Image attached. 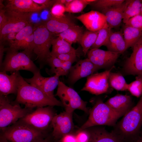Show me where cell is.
<instances>
[{
  "label": "cell",
  "mask_w": 142,
  "mask_h": 142,
  "mask_svg": "<svg viewBox=\"0 0 142 142\" xmlns=\"http://www.w3.org/2000/svg\"><path fill=\"white\" fill-rule=\"evenodd\" d=\"M15 101L16 103L24 105L25 108L32 109L47 106H63L61 101L55 98L48 96L40 90L29 84L20 74Z\"/></svg>",
  "instance_id": "6da1fadb"
},
{
  "label": "cell",
  "mask_w": 142,
  "mask_h": 142,
  "mask_svg": "<svg viewBox=\"0 0 142 142\" xmlns=\"http://www.w3.org/2000/svg\"><path fill=\"white\" fill-rule=\"evenodd\" d=\"M142 126V95L137 104L125 114L113 131L125 142L134 138Z\"/></svg>",
  "instance_id": "7a4b0ae2"
},
{
  "label": "cell",
  "mask_w": 142,
  "mask_h": 142,
  "mask_svg": "<svg viewBox=\"0 0 142 142\" xmlns=\"http://www.w3.org/2000/svg\"><path fill=\"white\" fill-rule=\"evenodd\" d=\"M0 134L9 142H36L49 135L46 131L37 129L21 119Z\"/></svg>",
  "instance_id": "3957f363"
},
{
  "label": "cell",
  "mask_w": 142,
  "mask_h": 142,
  "mask_svg": "<svg viewBox=\"0 0 142 142\" xmlns=\"http://www.w3.org/2000/svg\"><path fill=\"white\" fill-rule=\"evenodd\" d=\"M89 116L78 130L98 125L113 126L122 114L113 110L100 99L98 100L89 111Z\"/></svg>",
  "instance_id": "277c9868"
},
{
  "label": "cell",
  "mask_w": 142,
  "mask_h": 142,
  "mask_svg": "<svg viewBox=\"0 0 142 142\" xmlns=\"http://www.w3.org/2000/svg\"><path fill=\"white\" fill-rule=\"evenodd\" d=\"M7 53L5 59L0 66L1 71L13 73L21 70L30 71L33 74L40 71L31 59V56L23 51L5 48Z\"/></svg>",
  "instance_id": "5b68a950"
},
{
  "label": "cell",
  "mask_w": 142,
  "mask_h": 142,
  "mask_svg": "<svg viewBox=\"0 0 142 142\" xmlns=\"http://www.w3.org/2000/svg\"><path fill=\"white\" fill-rule=\"evenodd\" d=\"M33 109L12 105L6 96L0 95V129L2 131L32 112Z\"/></svg>",
  "instance_id": "8992f818"
},
{
  "label": "cell",
  "mask_w": 142,
  "mask_h": 142,
  "mask_svg": "<svg viewBox=\"0 0 142 142\" xmlns=\"http://www.w3.org/2000/svg\"><path fill=\"white\" fill-rule=\"evenodd\" d=\"M34 47L33 52L37 56L41 63H46L51 57L50 48L54 38V34L50 32L43 24L35 26L33 32Z\"/></svg>",
  "instance_id": "52a82bcc"
},
{
  "label": "cell",
  "mask_w": 142,
  "mask_h": 142,
  "mask_svg": "<svg viewBox=\"0 0 142 142\" xmlns=\"http://www.w3.org/2000/svg\"><path fill=\"white\" fill-rule=\"evenodd\" d=\"M58 86L56 95L60 99L65 111L73 113L78 109L88 113L87 102L83 100L75 90L60 80Z\"/></svg>",
  "instance_id": "ba28073f"
},
{
  "label": "cell",
  "mask_w": 142,
  "mask_h": 142,
  "mask_svg": "<svg viewBox=\"0 0 142 142\" xmlns=\"http://www.w3.org/2000/svg\"><path fill=\"white\" fill-rule=\"evenodd\" d=\"M5 9L7 21L0 30V43L7 34L11 33H18L32 22L31 19L32 13Z\"/></svg>",
  "instance_id": "9c48e42d"
},
{
  "label": "cell",
  "mask_w": 142,
  "mask_h": 142,
  "mask_svg": "<svg viewBox=\"0 0 142 142\" xmlns=\"http://www.w3.org/2000/svg\"><path fill=\"white\" fill-rule=\"evenodd\" d=\"M53 106L37 107L21 119L37 129L46 131L56 115Z\"/></svg>",
  "instance_id": "30bf717a"
},
{
  "label": "cell",
  "mask_w": 142,
  "mask_h": 142,
  "mask_svg": "<svg viewBox=\"0 0 142 142\" xmlns=\"http://www.w3.org/2000/svg\"><path fill=\"white\" fill-rule=\"evenodd\" d=\"M73 114L65 111L54 117L51 124L53 129L51 134L54 140H59L72 133L74 128Z\"/></svg>",
  "instance_id": "8fae6325"
},
{
  "label": "cell",
  "mask_w": 142,
  "mask_h": 142,
  "mask_svg": "<svg viewBox=\"0 0 142 142\" xmlns=\"http://www.w3.org/2000/svg\"><path fill=\"white\" fill-rule=\"evenodd\" d=\"M130 57L125 61L121 73L125 75H142V36L133 47Z\"/></svg>",
  "instance_id": "7c38bea8"
},
{
  "label": "cell",
  "mask_w": 142,
  "mask_h": 142,
  "mask_svg": "<svg viewBox=\"0 0 142 142\" xmlns=\"http://www.w3.org/2000/svg\"><path fill=\"white\" fill-rule=\"evenodd\" d=\"M113 68L100 73H93L88 77L86 82L81 90L88 91L96 95L106 92L109 86V76Z\"/></svg>",
  "instance_id": "4fadbf2b"
},
{
  "label": "cell",
  "mask_w": 142,
  "mask_h": 142,
  "mask_svg": "<svg viewBox=\"0 0 142 142\" xmlns=\"http://www.w3.org/2000/svg\"><path fill=\"white\" fill-rule=\"evenodd\" d=\"M88 58L98 69L113 68L121 54L99 48L90 49Z\"/></svg>",
  "instance_id": "5bb4252c"
},
{
  "label": "cell",
  "mask_w": 142,
  "mask_h": 142,
  "mask_svg": "<svg viewBox=\"0 0 142 142\" xmlns=\"http://www.w3.org/2000/svg\"><path fill=\"white\" fill-rule=\"evenodd\" d=\"M30 78L25 79L28 83L36 87L48 96L55 98L54 90L58 86L59 76L57 75L50 77H44L41 75L40 71L33 74Z\"/></svg>",
  "instance_id": "9a60e30c"
},
{
  "label": "cell",
  "mask_w": 142,
  "mask_h": 142,
  "mask_svg": "<svg viewBox=\"0 0 142 142\" xmlns=\"http://www.w3.org/2000/svg\"><path fill=\"white\" fill-rule=\"evenodd\" d=\"M99 70L88 58L78 61L72 66L68 77L69 82L74 84L80 79L88 77Z\"/></svg>",
  "instance_id": "2e32d148"
},
{
  "label": "cell",
  "mask_w": 142,
  "mask_h": 142,
  "mask_svg": "<svg viewBox=\"0 0 142 142\" xmlns=\"http://www.w3.org/2000/svg\"><path fill=\"white\" fill-rule=\"evenodd\" d=\"M88 31L96 32L103 28L107 23L105 17L102 13L91 11L75 17Z\"/></svg>",
  "instance_id": "e0dca14e"
},
{
  "label": "cell",
  "mask_w": 142,
  "mask_h": 142,
  "mask_svg": "<svg viewBox=\"0 0 142 142\" xmlns=\"http://www.w3.org/2000/svg\"><path fill=\"white\" fill-rule=\"evenodd\" d=\"M19 71L14 72L11 75L7 74L6 72H0V95L7 96L11 94H17Z\"/></svg>",
  "instance_id": "ac0fdd59"
},
{
  "label": "cell",
  "mask_w": 142,
  "mask_h": 142,
  "mask_svg": "<svg viewBox=\"0 0 142 142\" xmlns=\"http://www.w3.org/2000/svg\"><path fill=\"white\" fill-rule=\"evenodd\" d=\"M4 8L24 13H39L46 9L33 0H8Z\"/></svg>",
  "instance_id": "d6986e66"
},
{
  "label": "cell",
  "mask_w": 142,
  "mask_h": 142,
  "mask_svg": "<svg viewBox=\"0 0 142 142\" xmlns=\"http://www.w3.org/2000/svg\"><path fill=\"white\" fill-rule=\"evenodd\" d=\"M43 24L50 32L56 35L76 25L71 18L66 15L59 18L51 16Z\"/></svg>",
  "instance_id": "ffe728a7"
},
{
  "label": "cell",
  "mask_w": 142,
  "mask_h": 142,
  "mask_svg": "<svg viewBox=\"0 0 142 142\" xmlns=\"http://www.w3.org/2000/svg\"><path fill=\"white\" fill-rule=\"evenodd\" d=\"M105 103L113 110L123 115L133 107L131 97L127 95L117 94Z\"/></svg>",
  "instance_id": "44dd1931"
},
{
  "label": "cell",
  "mask_w": 142,
  "mask_h": 142,
  "mask_svg": "<svg viewBox=\"0 0 142 142\" xmlns=\"http://www.w3.org/2000/svg\"><path fill=\"white\" fill-rule=\"evenodd\" d=\"M127 3V0H125L121 4L102 11V13L105 17L107 24L111 28L117 27L120 24Z\"/></svg>",
  "instance_id": "7402d4cb"
},
{
  "label": "cell",
  "mask_w": 142,
  "mask_h": 142,
  "mask_svg": "<svg viewBox=\"0 0 142 142\" xmlns=\"http://www.w3.org/2000/svg\"><path fill=\"white\" fill-rule=\"evenodd\" d=\"M92 127L88 130L89 142H124L113 131L109 132L103 128Z\"/></svg>",
  "instance_id": "603a6c76"
},
{
  "label": "cell",
  "mask_w": 142,
  "mask_h": 142,
  "mask_svg": "<svg viewBox=\"0 0 142 142\" xmlns=\"http://www.w3.org/2000/svg\"><path fill=\"white\" fill-rule=\"evenodd\" d=\"M108 50L121 54L127 49L121 31L112 32L105 45Z\"/></svg>",
  "instance_id": "cb8c5ba5"
},
{
  "label": "cell",
  "mask_w": 142,
  "mask_h": 142,
  "mask_svg": "<svg viewBox=\"0 0 142 142\" xmlns=\"http://www.w3.org/2000/svg\"><path fill=\"white\" fill-rule=\"evenodd\" d=\"M83 33V27L75 25L56 35L72 45L73 43H79Z\"/></svg>",
  "instance_id": "d4e9b609"
},
{
  "label": "cell",
  "mask_w": 142,
  "mask_h": 142,
  "mask_svg": "<svg viewBox=\"0 0 142 142\" xmlns=\"http://www.w3.org/2000/svg\"><path fill=\"white\" fill-rule=\"evenodd\" d=\"M123 33L127 49L130 47H133L142 36V31L125 24Z\"/></svg>",
  "instance_id": "484cf974"
},
{
  "label": "cell",
  "mask_w": 142,
  "mask_h": 142,
  "mask_svg": "<svg viewBox=\"0 0 142 142\" xmlns=\"http://www.w3.org/2000/svg\"><path fill=\"white\" fill-rule=\"evenodd\" d=\"M142 1L127 0L123 15V21L125 24L130 18L140 14Z\"/></svg>",
  "instance_id": "4316f807"
},
{
  "label": "cell",
  "mask_w": 142,
  "mask_h": 142,
  "mask_svg": "<svg viewBox=\"0 0 142 142\" xmlns=\"http://www.w3.org/2000/svg\"><path fill=\"white\" fill-rule=\"evenodd\" d=\"M109 86L115 90L120 91L127 90L128 84L123 74L119 72L110 73L108 77Z\"/></svg>",
  "instance_id": "83f0119b"
},
{
  "label": "cell",
  "mask_w": 142,
  "mask_h": 142,
  "mask_svg": "<svg viewBox=\"0 0 142 142\" xmlns=\"http://www.w3.org/2000/svg\"><path fill=\"white\" fill-rule=\"evenodd\" d=\"M34 47L33 33L24 39L12 44L8 48L10 49L18 51L23 50L24 52L31 56Z\"/></svg>",
  "instance_id": "f1b7e54d"
},
{
  "label": "cell",
  "mask_w": 142,
  "mask_h": 142,
  "mask_svg": "<svg viewBox=\"0 0 142 142\" xmlns=\"http://www.w3.org/2000/svg\"><path fill=\"white\" fill-rule=\"evenodd\" d=\"M98 33V31L93 32L89 31L84 32L79 43L82 48V51L84 55L87 53L95 42Z\"/></svg>",
  "instance_id": "f546056e"
},
{
  "label": "cell",
  "mask_w": 142,
  "mask_h": 142,
  "mask_svg": "<svg viewBox=\"0 0 142 142\" xmlns=\"http://www.w3.org/2000/svg\"><path fill=\"white\" fill-rule=\"evenodd\" d=\"M111 28L107 23L103 28L99 30L95 42L90 49L99 48L102 46H105L112 32Z\"/></svg>",
  "instance_id": "4dcf8cb0"
},
{
  "label": "cell",
  "mask_w": 142,
  "mask_h": 142,
  "mask_svg": "<svg viewBox=\"0 0 142 142\" xmlns=\"http://www.w3.org/2000/svg\"><path fill=\"white\" fill-rule=\"evenodd\" d=\"M96 0H73L65 7L66 12L78 13L82 11L88 4H90Z\"/></svg>",
  "instance_id": "1f68e13d"
},
{
  "label": "cell",
  "mask_w": 142,
  "mask_h": 142,
  "mask_svg": "<svg viewBox=\"0 0 142 142\" xmlns=\"http://www.w3.org/2000/svg\"><path fill=\"white\" fill-rule=\"evenodd\" d=\"M127 90L136 97L142 95V75L136 76L135 80L128 84Z\"/></svg>",
  "instance_id": "d6a6232c"
},
{
  "label": "cell",
  "mask_w": 142,
  "mask_h": 142,
  "mask_svg": "<svg viewBox=\"0 0 142 142\" xmlns=\"http://www.w3.org/2000/svg\"><path fill=\"white\" fill-rule=\"evenodd\" d=\"M64 62L55 57L51 56L47 60L46 63L51 67V71L53 73L60 76L66 75L62 69Z\"/></svg>",
  "instance_id": "836d02e7"
},
{
  "label": "cell",
  "mask_w": 142,
  "mask_h": 142,
  "mask_svg": "<svg viewBox=\"0 0 142 142\" xmlns=\"http://www.w3.org/2000/svg\"><path fill=\"white\" fill-rule=\"evenodd\" d=\"M125 1L124 0H96L90 5L95 8L102 11L121 4Z\"/></svg>",
  "instance_id": "e575fe53"
},
{
  "label": "cell",
  "mask_w": 142,
  "mask_h": 142,
  "mask_svg": "<svg viewBox=\"0 0 142 142\" xmlns=\"http://www.w3.org/2000/svg\"><path fill=\"white\" fill-rule=\"evenodd\" d=\"M34 28L35 26L32 22L24 27L17 33L15 40L12 45L18 43L27 38L33 33Z\"/></svg>",
  "instance_id": "d590c367"
},
{
  "label": "cell",
  "mask_w": 142,
  "mask_h": 142,
  "mask_svg": "<svg viewBox=\"0 0 142 142\" xmlns=\"http://www.w3.org/2000/svg\"><path fill=\"white\" fill-rule=\"evenodd\" d=\"M71 53H77V50L69 45L52 48L51 52V56H54L58 55Z\"/></svg>",
  "instance_id": "8d00e7d4"
},
{
  "label": "cell",
  "mask_w": 142,
  "mask_h": 142,
  "mask_svg": "<svg viewBox=\"0 0 142 142\" xmlns=\"http://www.w3.org/2000/svg\"><path fill=\"white\" fill-rule=\"evenodd\" d=\"M66 12L65 6L63 4L55 3L51 8V16L55 17H61L65 16Z\"/></svg>",
  "instance_id": "74e56055"
},
{
  "label": "cell",
  "mask_w": 142,
  "mask_h": 142,
  "mask_svg": "<svg viewBox=\"0 0 142 142\" xmlns=\"http://www.w3.org/2000/svg\"><path fill=\"white\" fill-rule=\"evenodd\" d=\"M124 24L142 31V16L140 14L131 18Z\"/></svg>",
  "instance_id": "f35d334b"
},
{
  "label": "cell",
  "mask_w": 142,
  "mask_h": 142,
  "mask_svg": "<svg viewBox=\"0 0 142 142\" xmlns=\"http://www.w3.org/2000/svg\"><path fill=\"white\" fill-rule=\"evenodd\" d=\"M75 134L77 142H89L90 135L88 130H78Z\"/></svg>",
  "instance_id": "ab89813d"
},
{
  "label": "cell",
  "mask_w": 142,
  "mask_h": 142,
  "mask_svg": "<svg viewBox=\"0 0 142 142\" xmlns=\"http://www.w3.org/2000/svg\"><path fill=\"white\" fill-rule=\"evenodd\" d=\"M77 54V53H68L58 55L54 57L63 61H71L74 63L76 60Z\"/></svg>",
  "instance_id": "60d3db41"
},
{
  "label": "cell",
  "mask_w": 142,
  "mask_h": 142,
  "mask_svg": "<svg viewBox=\"0 0 142 142\" xmlns=\"http://www.w3.org/2000/svg\"><path fill=\"white\" fill-rule=\"evenodd\" d=\"M69 45L71 44L64 39L58 37L56 38H54L52 43V48Z\"/></svg>",
  "instance_id": "b9f144b4"
},
{
  "label": "cell",
  "mask_w": 142,
  "mask_h": 142,
  "mask_svg": "<svg viewBox=\"0 0 142 142\" xmlns=\"http://www.w3.org/2000/svg\"><path fill=\"white\" fill-rule=\"evenodd\" d=\"M36 3L44 7L46 9L52 8L56 0H33Z\"/></svg>",
  "instance_id": "7bdbcfd3"
},
{
  "label": "cell",
  "mask_w": 142,
  "mask_h": 142,
  "mask_svg": "<svg viewBox=\"0 0 142 142\" xmlns=\"http://www.w3.org/2000/svg\"><path fill=\"white\" fill-rule=\"evenodd\" d=\"M59 140V142H77L75 134L72 133L64 136Z\"/></svg>",
  "instance_id": "ee69618b"
},
{
  "label": "cell",
  "mask_w": 142,
  "mask_h": 142,
  "mask_svg": "<svg viewBox=\"0 0 142 142\" xmlns=\"http://www.w3.org/2000/svg\"><path fill=\"white\" fill-rule=\"evenodd\" d=\"M17 33H11L7 34L4 37L2 42L5 41H7L9 43V46H10L14 42Z\"/></svg>",
  "instance_id": "f6af8a7d"
},
{
  "label": "cell",
  "mask_w": 142,
  "mask_h": 142,
  "mask_svg": "<svg viewBox=\"0 0 142 142\" xmlns=\"http://www.w3.org/2000/svg\"><path fill=\"white\" fill-rule=\"evenodd\" d=\"M7 18L5 14L4 8L0 9V30H1L6 24Z\"/></svg>",
  "instance_id": "bcb514c9"
},
{
  "label": "cell",
  "mask_w": 142,
  "mask_h": 142,
  "mask_svg": "<svg viewBox=\"0 0 142 142\" xmlns=\"http://www.w3.org/2000/svg\"><path fill=\"white\" fill-rule=\"evenodd\" d=\"M5 50L4 45L2 43H0V66L3 63L2 59L3 55L4 52Z\"/></svg>",
  "instance_id": "7dc6e473"
},
{
  "label": "cell",
  "mask_w": 142,
  "mask_h": 142,
  "mask_svg": "<svg viewBox=\"0 0 142 142\" xmlns=\"http://www.w3.org/2000/svg\"><path fill=\"white\" fill-rule=\"evenodd\" d=\"M53 139L52 134L49 135L44 139L40 140L36 142H50Z\"/></svg>",
  "instance_id": "c3c4849f"
},
{
  "label": "cell",
  "mask_w": 142,
  "mask_h": 142,
  "mask_svg": "<svg viewBox=\"0 0 142 142\" xmlns=\"http://www.w3.org/2000/svg\"><path fill=\"white\" fill-rule=\"evenodd\" d=\"M55 3L61 4L65 6L67 3V1L66 0H56Z\"/></svg>",
  "instance_id": "681fc988"
},
{
  "label": "cell",
  "mask_w": 142,
  "mask_h": 142,
  "mask_svg": "<svg viewBox=\"0 0 142 142\" xmlns=\"http://www.w3.org/2000/svg\"><path fill=\"white\" fill-rule=\"evenodd\" d=\"M0 142H9L1 134L0 135Z\"/></svg>",
  "instance_id": "f907efd6"
},
{
  "label": "cell",
  "mask_w": 142,
  "mask_h": 142,
  "mask_svg": "<svg viewBox=\"0 0 142 142\" xmlns=\"http://www.w3.org/2000/svg\"><path fill=\"white\" fill-rule=\"evenodd\" d=\"M133 142H142V136L138 138Z\"/></svg>",
  "instance_id": "816d5d0a"
},
{
  "label": "cell",
  "mask_w": 142,
  "mask_h": 142,
  "mask_svg": "<svg viewBox=\"0 0 142 142\" xmlns=\"http://www.w3.org/2000/svg\"><path fill=\"white\" fill-rule=\"evenodd\" d=\"M59 140H55L53 139L50 141V142H59Z\"/></svg>",
  "instance_id": "f5cc1de1"
},
{
  "label": "cell",
  "mask_w": 142,
  "mask_h": 142,
  "mask_svg": "<svg viewBox=\"0 0 142 142\" xmlns=\"http://www.w3.org/2000/svg\"><path fill=\"white\" fill-rule=\"evenodd\" d=\"M140 14L142 16V4Z\"/></svg>",
  "instance_id": "db71d44e"
}]
</instances>
